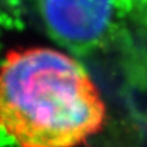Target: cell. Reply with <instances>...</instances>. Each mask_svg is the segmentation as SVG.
I'll list each match as a JSON object with an SVG mask.
<instances>
[{"label":"cell","mask_w":147,"mask_h":147,"mask_svg":"<svg viewBox=\"0 0 147 147\" xmlns=\"http://www.w3.org/2000/svg\"><path fill=\"white\" fill-rule=\"evenodd\" d=\"M50 37L76 54L108 43L124 24L147 28V0H39Z\"/></svg>","instance_id":"obj_2"},{"label":"cell","mask_w":147,"mask_h":147,"mask_svg":"<svg viewBox=\"0 0 147 147\" xmlns=\"http://www.w3.org/2000/svg\"><path fill=\"white\" fill-rule=\"evenodd\" d=\"M105 104L69 54L15 49L0 66V129L18 147H79L103 127Z\"/></svg>","instance_id":"obj_1"}]
</instances>
